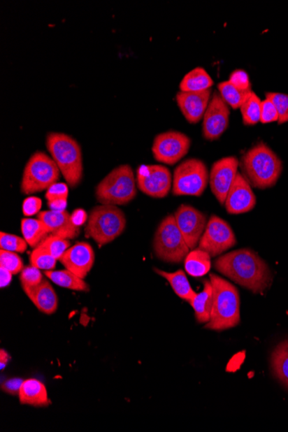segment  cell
I'll use <instances>...</instances> for the list:
<instances>
[{
	"instance_id": "d6986e66",
	"label": "cell",
	"mask_w": 288,
	"mask_h": 432,
	"mask_svg": "<svg viewBox=\"0 0 288 432\" xmlns=\"http://www.w3.org/2000/svg\"><path fill=\"white\" fill-rule=\"evenodd\" d=\"M38 217L52 235L66 239L76 238L80 235V228L73 224L71 215L66 210L62 212L43 210Z\"/></svg>"
},
{
	"instance_id": "f546056e",
	"label": "cell",
	"mask_w": 288,
	"mask_h": 432,
	"mask_svg": "<svg viewBox=\"0 0 288 432\" xmlns=\"http://www.w3.org/2000/svg\"><path fill=\"white\" fill-rule=\"evenodd\" d=\"M261 104L260 98L253 92L240 107L243 124L246 127H253V125L259 123L261 120Z\"/></svg>"
},
{
	"instance_id": "8d00e7d4",
	"label": "cell",
	"mask_w": 288,
	"mask_h": 432,
	"mask_svg": "<svg viewBox=\"0 0 288 432\" xmlns=\"http://www.w3.org/2000/svg\"><path fill=\"white\" fill-rule=\"evenodd\" d=\"M278 112H277L274 103L266 98L261 104V123L271 124L278 122Z\"/></svg>"
},
{
	"instance_id": "7bdbcfd3",
	"label": "cell",
	"mask_w": 288,
	"mask_h": 432,
	"mask_svg": "<svg viewBox=\"0 0 288 432\" xmlns=\"http://www.w3.org/2000/svg\"><path fill=\"white\" fill-rule=\"evenodd\" d=\"M66 206H68V199H55V201L48 202V206L50 210H55V212H62L65 210Z\"/></svg>"
},
{
	"instance_id": "1f68e13d",
	"label": "cell",
	"mask_w": 288,
	"mask_h": 432,
	"mask_svg": "<svg viewBox=\"0 0 288 432\" xmlns=\"http://www.w3.org/2000/svg\"><path fill=\"white\" fill-rule=\"evenodd\" d=\"M57 260L45 250L36 247L29 257V262L33 267L43 269L45 271H54L57 267Z\"/></svg>"
},
{
	"instance_id": "4dcf8cb0",
	"label": "cell",
	"mask_w": 288,
	"mask_h": 432,
	"mask_svg": "<svg viewBox=\"0 0 288 432\" xmlns=\"http://www.w3.org/2000/svg\"><path fill=\"white\" fill-rule=\"evenodd\" d=\"M38 247L45 250L55 259L60 260L66 251L69 249L70 242L69 239L62 238L61 236L50 235L47 236Z\"/></svg>"
},
{
	"instance_id": "e0dca14e",
	"label": "cell",
	"mask_w": 288,
	"mask_h": 432,
	"mask_svg": "<svg viewBox=\"0 0 288 432\" xmlns=\"http://www.w3.org/2000/svg\"><path fill=\"white\" fill-rule=\"evenodd\" d=\"M59 261L66 269L84 280L94 267L95 254L89 243H77Z\"/></svg>"
},
{
	"instance_id": "7a4b0ae2",
	"label": "cell",
	"mask_w": 288,
	"mask_h": 432,
	"mask_svg": "<svg viewBox=\"0 0 288 432\" xmlns=\"http://www.w3.org/2000/svg\"><path fill=\"white\" fill-rule=\"evenodd\" d=\"M242 175L251 187L268 189L275 186L282 175V161L264 142H259L243 154L239 161Z\"/></svg>"
},
{
	"instance_id": "4316f807",
	"label": "cell",
	"mask_w": 288,
	"mask_h": 432,
	"mask_svg": "<svg viewBox=\"0 0 288 432\" xmlns=\"http://www.w3.org/2000/svg\"><path fill=\"white\" fill-rule=\"evenodd\" d=\"M51 282H53L55 285L61 287L66 288V289L79 291H89V286L85 282L83 279L79 276L70 272L68 269L65 271H50L44 273Z\"/></svg>"
},
{
	"instance_id": "5b68a950",
	"label": "cell",
	"mask_w": 288,
	"mask_h": 432,
	"mask_svg": "<svg viewBox=\"0 0 288 432\" xmlns=\"http://www.w3.org/2000/svg\"><path fill=\"white\" fill-rule=\"evenodd\" d=\"M95 196L102 205H127L136 196L134 172L130 165L113 169L96 187Z\"/></svg>"
},
{
	"instance_id": "7c38bea8",
	"label": "cell",
	"mask_w": 288,
	"mask_h": 432,
	"mask_svg": "<svg viewBox=\"0 0 288 432\" xmlns=\"http://www.w3.org/2000/svg\"><path fill=\"white\" fill-rule=\"evenodd\" d=\"M138 189L147 196L162 199L168 196L173 178L167 167L161 165H142L136 171Z\"/></svg>"
},
{
	"instance_id": "cb8c5ba5",
	"label": "cell",
	"mask_w": 288,
	"mask_h": 432,
	"mask_svg": "<svg viewBox=\"0 0 288 432\" xmlns=\"http://www.w3.org/2000/svg\"><path fill=\"white\" fill-rule=\"evenodd\" d=\"M213 80L205 69L198 66L188 72L180 83L182 92H203L210 89Z\"/></svg>"
},
{
	"instance_id": "60d3db41",
	"label": "cell",
	"mask_w": 288,
	"mask_h": 432,
	"mask_svg": "<svg viewBox=\"0 0 288 432\" xmlns=\"http://www.w3.org/2000/svg\"><path fill=\"white\" fill-rule=\"evenodd\" d=\"M24 380L20 378H12L6 380L1 385V389L3 392L10 395H18L23 385Z\"/></svg>"
},
{
	"instance_id": "52a82bcc",
	"label": "cell",
	"mask_w": 288,
	"mask_h": 432,
	"mask_svg": "<svg viewBox=\"0 0 288 432\" xmlns=\"http://www.w3.org/2000/svg\"><path fill=\"white\" fill-rule=\"evenodd\" d=\"M60 169L52 158L38 151L32 154L25 165L20 189L24 194H33L48 190L57 183Z\"/></svg>"
},
{
	"instance_id": "83f0119b",
	"label": "cell",
	"mask_w": 288,
	"mask_h": 432,
	"mask_svg": "<svg viewBox=\"0 0 288 432\" xmlns=\"http://www.w3.org/2000/svg\"><path fill=\"white\" fill-rule=\"evenodd\" d=\"M217 89L224 102L233 109L240 108L253 92L252 90L241 89L230 80L223 81L217 85Z\"/></svg>"
},
{
	"instance_id": "5bb4252c",
	"label": "cell",
	"mask_w": 288,
	"mask_h": 432,
	"mask_svg": "<svg viewBox=\"0 0 288 432\" xmlns=\"http://www.w3.org/2000/svg\"><path fill=\"white\" fill-rule=\"evenodd\" d=\"M230 107L219 92H214L203 117V136L208 141L219 139L229 127Z\"/></svg>"
},
{
	"instance_id": "6da1fadb",
	"label": "cell",
	"mask_w": 288,
	"mask_h": 432,
	"mask_svg": "<svg viewBox=\"0 0 288 432\" xmlns=\"http://www.w3.org/2000/svg\"><path fill=\"white\" fill-rule=\"evenodd\" d=\"M217 272L254 294L264 293L271 287L273 275L266 262L250 249L224 254L214 261Z\"/></svg>"
},
{
	"instance_id": "ba28073f",
	"label": "cell",
	"mask_w": 288,
	"mask_h": 432,
	"mask_svg": "<svg viewBox=\"0 0 288 432\" xmlns=\"http://www.w3.org/2000/svg\"><path fill=\"white\" fill-rule=\"evenodd\" d=\"M153 248L158 259L180 264L190 252L182 232L177 226L175 216L162 219L154 236Z\"/></svg>"
},
{
	"instance_id": "3957f363",
	"label": "cell",
	"mask_w": 288,
	"mask_h": 432,
	"mask_svg": "<svg viewBox=\"0 0 288 432\" xmlns=\"http://www.w3.org/2000/svg\"><path fill=\"white\" fill-rule=\"evenodd\" d=\"M213 286V309L206 329L224 331L240 323V296L238 290L219 275L210 274Z\"/></svg>"
},
{
	"instance_id": "30bf717a",
	"label": "cell",
	"mask_w": 288,
	"mask_h": 432,
	"mask_svg": "<svg viewBox=\"0 0 288 432\" xmlns=\"http://www.w3.org/2000/svg\"><path fill=\"white\" fill-rule=\"evenodd\" d=\"M236 243V236L231 225L221 217L213 215L199 240V248L215 257L232 248Z\"/></svg>"
},
{
	"instance_id": "d4e9b609",
	"label": "cell",
	"mask_w": 288,
	"mask_h": 432,
	"mask_svg": "<svg viewBox=\"0 0 288 432\" xmlns=\"http://www.w3.org/2000/svg\"><path fill=\"white\" fill-rule=\"evenodd\" d=\"M210 254L201 249L190 251L185 258V269L188 275L193 277L205 276L212 267Z\"/></svg>"
},
{
	"instance_id": "4fadbf2b",
	"label": "cell",
	"mask_w": 288,
	"mask_h": 432,
	"mask_svg": "<svg viewBox=\"0 0 288 432\" xmlns=\"http://www.w3.org/2000/svg\"><path fill=\"white\" fill-rule=\"evenodd\" d=\"M239 161L228 157L214 162L209 175L210 190L221 205H224L229 191L238 173Z\"/></svg>"
},
{
	"instance_id": "d590c367",
	"label": "cell",
	"mask_w": 288,
	"mask_h": 432,
	"mask_svg": "<svg viewBox=\"0 0 288 432\" xmlns=\"http://www.w3.org/2000/svg\"><path fill=\"white\" fill-rule=\"evenodd\" d=\"M43 280V277L40 269L31 265L24 268L20 273V282L24 290L38 286Z\"/></svg>"
},
{
	"instance_id": "74e56055",
	"label": "cell",
	"mask_w": 288,
	"mask_h": 432,
	"mask_svg": "<svg viewBox=\"0 0 288 432\" xmlns=\"http://www.w3.org/2000/svg\"><path fill=\"white\" fill-rule=\"evenodd\" d=\"M69 187L66 183L57 182L52 185L47 190L45 198L48 202L55 201V199H68Z\"/></svg>"
},
{
	"instance_id": "ee69618b",
	"label": "cell",
	"mask_w": 288,
	"mask_h": 432,
	"mask_svg": "<svg viewBox=\"0 0 288 432\" xmlns=\"http://www.w3.org/2000/svg\"><path fill=\"white\" fill-rule=\"evenodd\" d=\"M0 271H1V287H6L12 282L13 274L3 268H0Z\"/></svg>"
},
{
	"instance_id": "d6a6232c",
	"label": "cell",
	"mask_w": 288,
	"mask_h": 432,
	"mask_svg": "<svg viewBox=\"0 0 288 432\" xmlns=\"http://www.w3.org/2000/svg\"><path fill=\"white\" fill-rule=\"evenodd\" d=\"M0 268L6 269L17 275L24 269V262L22 258L17 253L5 250H0Z\"/></svg>"
},
{
	"instance_id": "ab89813d",
	"label": "cell",
	"mask_w": 288,
	"mask_h": 432,
	"mask_svg": "<svg viewBox=\"0 0 288 432\" xmlns=\"http://www.w3.org/2000/svg\"><path fill=\"white\" fill-rule=\"evenodd\" d=\"M229 80L243 90H251L249 75L243 70H236L231 73Z\"/></svg>"
},
{
	"instance_id": "836d02e7",
	"label": "cell",
	"mask_w": 288,
	"mask_h": 432,
	"mask_svg": "<svg viewBox=\"0 0 288 432\" xmlns=\"http://www.w3.org/2000/svg\"><path fill=\"white\" fill-rule=\"evenodd\" d=\"M0 246L1 250L12 251L15 253H24L27 250L28 243L24 238L20 236L5 233L0 234Z\"/></svg>"
},
{
	"instance_id": "9c48e42d",
	"label": "cell",
	"mask_w": 288,
	"mask_h": 432,
	"mask_svg": "<svg viewBox=\"0 0 288 432\" xmlns=\"http://www.w3.org/2000/svg\"><path fill=\"white\" fill-rule=\"evenodd\" d=\"M209 182L208 168L204 161L188 159L175 169L173 194L175 196H201Z\"/></svg>"
},
{
	"instance_id": "7402d4cb",
	"label": "cell",
	"mask_w": 288,
	"mask_h": 432,
	"mask_svg": "<svg viewBox=\"0 0 288 432\" xmlns=\"http://www.w3.org/2000/svg\"><path fill=\"white\" fill-rule=\"evenodd\" d=\"M154 271L157 275L164 277L167 280L177 296L182 300L190 302L196 296L197 294L192 288L186 274L180 269L173 273L166 272L158 268H154Z\"/></svg>"
},
{
	"instance_id": "9a60e30c",
	"label": "cell",
	"mask_w": 288,
	"mask_h": 432,
	"mask_svg": "<svg viewBox=\"0 0 288 432\" xmlns=\"http://www.w3.org/2000/svg\"><path fill=\"white\" fill-rule=\"evenodd\" d=\"M175 222L190 250L196 247L208 225L204 213L193 206L182 205L176 210Z\"/></svg>"
},
{
	"instance_id": "f6af8a7d",
	"label": "cell",
	"mask_w": 288,
	"mask_h": 432,
	"mask_svg": "<svg viewBox=\"0 0 288 432\" xmlns=\"http://www.w3.org/2000/svg\"><path fill=\"white\" fill-rule=\"evenodd\" d=\"M10 357L9 354L6 352L5 350H0V369L1 371L6 368L7 364H8Z\"/></svg>"
},
{
	"instance_id": "2e32d148",
	"label": "cell",
	"mask_w": 288,
	"mask_h": 432,
	"mask_svg": "<svg viewBox=\"0 0 288 432\" xmlns=\"http://www.w3.org/2000/svg\"><path fill=\"white\" fill-rule=\"evenodd\" d=\"M256 205L257 198L251 185L238 173L224 202L227 213L234 215L249 213Z\"/></svg>"
},
{
	"instance_id": "603a6c76",
	"label": "cell",
	"mask_w": 288,
	"mask_h": 432,
	"mask_svg": "<svg viewBox=\"0 0 288 432\" xmlns=\"http://www.w3.org/2000/svg\"><path fill=\"white\" fill-rule=\"evenodd\" d=\"M204 288L189 303L194 310L195 317L199 323H208L213 309V286L210 280H203Z\"/></svg>"
},
{
	"instance_id": "e575fe53",
	"label": "cell",
	"mask_w": 288,
	"mask_h": 432,
	"mask_svg": "<svg viewBox=\"0 0 288 432\" xmlns=\"http://www.w3.org/2000/svg\"><path fill=\"white\" fill-rule=\"evenodd\" d=\"M266 98L271 99L274 103L277 112H278V124H282L288 122V94L280 92H266Z\"/></svg>"
},
{
	"instance_id": "b9f144b4",
	"label": "cell",
	"mask_w": 288,
	"mask_h": 432,
	"mask_svg": "<svg viewBox=\"0 0 288 432\" xmlns=\"http://www.w3.org/2000/svg\"><path fill=\"white\" fill-rule=\"evenodd\" d=\"M72 220L73 224L76 225V226H80V225H82L88 219L87 214L85 213L83 209H77L73 212L71 215Z\"/></svg>"
},
{
	"instance_id": "f35d334b",
	"label": "cell",
	"mask_w": 288,
	"mask_h": 432,
	"mask_svg": "<svg viewBox=\"0 0 288 432\" xmlns=\"http://www.w3.org/2000/svg\"><path fill=\"white\" fill-rule=\"evenodd\" d=\"M42 199L31 196L24 199L23 203V213L25 217H31L36 215L40 212L42 208Z\"/></svg>"
},
{
	"instance_id": "8992f818",
	"label": "cell",
	"mask_w": 288,
	"mask_h": 432,
	"mask_svg": "<svg viewBox=\"0 0 288 432\" xmlns=\"http://www.w3.org/2000/svg\"><path fill=\"white\" fill-rule=\"evenodd\" d=\"M127 226L123 210L117 206H96L88 215L86 233L94 240L99 246L112 243L124 231Z\"/></svg>"
},
{
	"instance_id": "484cf974",
	"label": "cell",
	"mask_w": 288,
	"mask_h": 432,
	"mask_svg": "<svg viewBox=\"0 0 288 432\" xmlns=\"http://www.w3.org/2000/svg\"><path fill=\"white\" fill-rule=\"evenodd\" d=\"M21 230L25 241L31 248H36L50 233L42 220L29 217L22 219Z\"/></svg>"
},
{
	"instance_id": "277c9868",
	"label": "cell",
	"mask_w": 288,
	"mask_h": 432,
	"mask_svg": "<svg viewBox=\"0 0 288 432\" xmlns=\"http://www.w3.org/2000/svg\"><path fill=\"white\" fill-rule=\"evenodd\" d=\"M48 150L69 187H76L83 176L82 152L78 142L65 133L51 132L46 138Z\"/></svg>"
},
{
	"instance_id": "8fae6325",
	"label": "cell",
	"mask_w": 288,
	"mask_h": 432,
	"mask_svg": "<svg viewBox=\"0 0 288 432\" xmlns=\"http://www.w3.org/2000/svg\"><path fill=\"white\" fill-rule=\"evenodd\" d=\"M191 147V139L182 132L169 131L154 138L152 153L161 164L173 165L182 160Z\"/></svg>"
},
{
	"instance_id": "f1b7e54d",
	"label": "cell",
	"mask_w": 288,
	"mask_h": 432,
	"mask_svg": "<svg viewBox=\"0 0 288 432\" xmlns=\"http://www.w3.org/2000/svg\"><path fill=\"white\" fill-rule=\"evenodd\" d=\"M271 364L276 377L288 389V339L276 347L272 354Z\"/></svg>"
},
{
	"instance_id": "ffe728a7",
	"label": "cell",
	"mask_w": 288,
	"mask_h": 432,
	"mask_svg": "<svg viewBox=\"0 0 288 432\" xmlns=\"http://www.w3.org/2000/svg\"><path fill=\"white\" fill-rule=\"evenodd\" d=\"M36 308L44 315H51L57 312L58 298L51 284L47 280H43L38 286L24 290Z\"/></svg>"
},
{
	"instance_id": "ac0fdd59",
	"label": "cell",
	"mask_w": 288,
	"mask_h": 432,
	"mask_svg": "<svg viewBox=\"0 0 288 432\" xmlns=\"http://www.w3.org/2000/svg\"><path fill=\"white\" fill-rule=\"evenodd\" d=\"M210 97V89L203 92L180 91L176 94V102L188 123L197 124L204 117L212 99Z\"/></svg>"
},
{
	"instance_id": "44dd1931",
	"label": "cell",
	"mask_w": 288,
	"mask_h": 432,
	"mask_svg": "<svg viewBox=\"0 0 288 432\" xmlns=\"http://www.w3.org/2000/svg\"><path fill=\"white\" fill-rule=\"evenodd\" d=\"M18 398L22 405L36 406V408H43L50 403L45 385L36 379L24 380Z\"/></svg>"
}]
</instances>
